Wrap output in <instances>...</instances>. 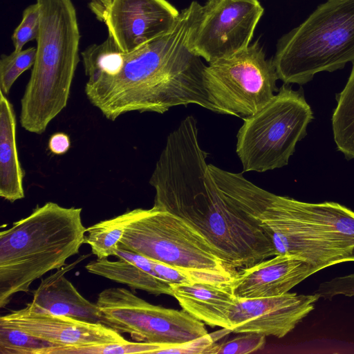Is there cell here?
I'll return each mask as SVG.
<instances>
[{
  "label": "cell",
  "mask_w": 354,
  "mask_h": 354,
  "mask_svg": "<svg viewBox=\"0 0 354 354\" xmlns=\"http://www.w3.org/2000/svg\"><path fill=\"white\" fill-rule=\"evenodd\" d=\"M151 267L156 277L165 281L169 284H192L195 282L207 281L187 270L173 267L153 259H151Z\"/></svg>",
  "instance_id": "28"
},
{
  "label": "cell",
  "mask_w": 354,
  "mask_h": 354,
  "mask_svg": "<svg viewBox=\"0 0 354 354\" xmlns=\"http://www.w3.org/2000/svg\"><path fill=\"white\" fill-rule=\"evenodd\" d=\"M136 209L118 247L209 282L231 283L236 274L221 254L185 221L156 206Z\"/></svg>",
  "instance_id": "6"
},
{
  "label": "cell",
  "mask_w": 354,
  "mask_h": 354,
  "mask_svg": "<svg viewBox=\"0 0 354 354\" xmlns=\"http://www.w3.org/2000/svg\"><path fill=\"white\" fill-rule=\"evenodd\" d=\"M202 6L192 2L168 32L124 53L116 74L88 78L84 92L91 104L111 121L131 111L162 114L189 104L223 114L209 99L203 80L205 66L190 46Z\"/></svg>",
  "instance_id": "2"
},
{
  "label": "cell",
  "mask_w": 354,
  "mask_h": 354,
  "mask_svg": "<svg viewBox=\"0 0 354 354\" xmlns=\"http://www.w3.org/2000/svg\"><path fill=\"white\" fill-rule=\"evenodd\" d=\"M39 20V8L37 3L28 6L24 10L21 21L15 29L11 37L14 50H21L27 42L37 39Z\"/></svg>",
  "instance_id": "26"
},
{
  "label": "cell",
  "mask_w": 354,
  "mask_h": 354,
  "mask_svg": "<svg viewBox=\"0 0 354 354\" xmlns=\"http://www.w3.org/2000/svg\"><path fill=\"white\" fill-rule=\"evenodd\" d=\"M85 268L90 273L126 284L133 289L145 290L154 295L173 296L169 283L123 259L110 261L107 258L97 259L87 263Z\"/></svg>",
  "instance_id": "19"
},
{
  "label": "cell",
  "mask_w": 354,
  "mask_h": 354,
  "mask_svg": "<svg viewBox=\"0 0 354 354\" xmlns=\"http://www.w3.org/2000/svg\"><path fill=\"white\" fill-rule=\"evenodd\" d=\"M313 119L303 93L284 84L261 109L243 118L236 149L243 171L264 172L287 165Z\"/></svg>",
  "instance_id": "7"
},
{
  "label": "cell",
  "mask_w": 354,
  "mask_h": 354,
  "mask_svg": "<svg viewBox=\"0 0 354 354\" xmlns=\"http://www.w3.org/2000/svg\"><path fill=\"white\" fill-rule=\"evenodd\" d=\"M89 1H91V5H93V6H91V9L102 6L107 1V0H89Z\"/></svg>",
  "instance_id": "32"
},
{
  "label": "cell",
  "mask_w": 354,
  "mask_h": 354,
  "mask_svg": "<svg viewBox=\"0 0 354 354\" xmlns=\"http://www.w3.org/2000/svg\"><path fill=\"white\" fill-rule=\"evenodd\" d=\"M71 147V140L68 136L62 132L53 134L48 140V147L49 151L55 155H63L66 153Z\"/></svg>",
  "instance_id": "31"
},
{
  "label": "cell",
  "mask_w": 354,
  "mask_h": 354,
  "mask_svg": "<svg viewBox=\"0 0 354 354\" xmlns=\"http://www.w3.org/2000/svg\"><path fill=\"white\" fill-rule=\"evenodd\" d=\"M170 286L173 297L184 310L211 327L231 330L228 313L236 297L230 283L200 281Z\"/></svg>",
  "instance_id": "17"
},
{
  "label": "cell",
  "mask_w": 354,
  "mask_h": 354,
  "mask_svg": "<svg viewBox=\"0 0 354 354\" xmlns=\"http://www.w3.org/2000/svg\"><path fill=\"white\" fill-rule=\"evenodd\" d=\"M86 257H81L77 261L42 279L34 291L32 301L27 306L38 312L101 323V314L97 305L85 299L65 277L66 272Z\"/></svg>",
  "instance_id": "16"
},
{
  "label": "cell",
  "mask_w": 354,
  "mask_h": 354,
  "mask_svg": "<svg viewBox=\"0 0 354 354\" xmlns=\"http://www.w3.org/2000/svg\"><path fill=\"white\" fill-rule=\"evenodd\" d=\"M319 299L316 293L297 295L289 292L269 297H236L228 313L231 330L282 338L314 310Z\"/></svg>",
  "instance_id": "13"
},
{
  "label": "cell",
  "mask_w": 354,
  "mask_h": 354,
  "mask_svg": "<svg viewBox=\"0 0 354 354\" xmlns=\"http://www.w3.org/2000/svg\"><path fill=\"white\" fill-rule=\"evenodd\" d=\"M272 62L284 84H304L319 72L354 62V0H327L277 41Z\"/></svg>",
  "instance_id": "5"
},
{
  "label": "cell",
  "mask_w": 354,
  "mask_h": 354,
  "mask_svg": "<svg viewBox=\"0 0 354 354\" xmlns=\"http://www.w3.org/2000/svg\"><path fill=\"white\" fill-rule=\"evenodd\" d=\"M272 59L255 41L242 50L205 66L203 80L210 100L223 114L250 117L278 91Z\"/></svg>",
  "instance_id": "8"
},
{
  "label": "cell",
  "mask_w": 354,
  "mask_h": 354,
  "mask_svg": "<svg viewBox=\"0 0 354 354\" xmlns=\"http://www.w3.org/2000/svg\"><path fill=\"white\" fill-rule=\"evenodd\" d=\"M170 345L133 342L93 345L75 348H53L49 354H129V353H158L169 348Z\"/></svg>",
  "instance_id": "24"
},
{
  "label": "cell",
  "mask_w": 354,
  "mask_h": 354,
  "mask_svg": "<svg viewBox=\"0 0 354 354\" xmlns=\"http://www.w3.org/2000/svg\"><path fill=\"white\" fill-rule=\"evenodd\" d=\"M319 272L303 258L292 254L275 255L241 269L230 283L232 293L240 299L269 297L289 292Z\"/></svg>",
  "instance_id": "15"
},
{
  "label": "cell",
  "mask_w": 354,
  "mask_h": 354,
  "mask_svg": "<svg viewBox=\"0 0 354 354\" xmlns=\"http://www.w3.org/2000/svg\"><path fill=\"white\" fill-rule=\"evenodd\" d=\"M102 324L136 342L176 346L207 335L187 312L151 304L124 288L102 290L96 302Z\"/></svg>",
  "instance_id": "9"
},
{
  "label": "cell",
  "mask_w": 354,
  "mask_h": 354,
  "mask_svg": "<svg viewBox=\"0 0 354 354\" xmlns=\"http://www.w3.org/2000/svg\"><path fill=\"white\" fill-rule=\"evenodd\" d=\"M207 156L198 142L197 121L189 115L167 136L149 178L156 191L153 206L200 232L233 270L275 256L260 215L220 189Z\"/></svg>",
  "instance_id": "1"
},
{
  "label": "cell",
  "mask_w": 354,
  "mask_h": 354,
  "mask_svg": "<svg viewBox=\"0 0 354 354\" xmlns=\"http://www.w3.org/2000/svg\"><path fill=\"white\" fill-rule=\"evenodd\" d=\"M81 213L82 208L48 202L0 232V308L79 253L86 230Z\"/></svg>",
  "instance_id": "3"
},
{
  "label": "cell",
  "mask_w": 354,
  "mask_h": 354,
  "mask_svg": "<svg viewBox=\"0 0 354 354\" xmlns=\"http://www.w3.org/2000/svg\"><path fill=\"white\" fill-rule=\"evenodd\" d=\"M39 8L36 56L21 100L19 122L42 134L66 106L80 62V34L72 0H36Z\"/></svg>",
  "instance_id": "4"
},
{
  "label": "cell",
  "mask_w": 354,
  "mask_h": 354,
  "mask_svg": "<svg viewBox=\"0 0 354 354\" xmlns=\"http://www.w3.org/2000/svg\"><path fill=\"white\" fill-rule=\"evenodd\" d=\"M314 293L318 294L320 298L328 300L339 295L353 297L354 273L343 277H336L322 282Z\"/></svg>",
  "instance_id": "29"
},
{
  "label": "cell",
  "mask_w": 354,
  "mask_h": 354,
  "mask_svg": "<svg viewBox=\"0 0 354 354\" xmlns=\"http://www.w3.org/2000/svg\"><path fill=\"white\" fill-rule=\"evenodd\" d=\"M118 48L127 53L168 32L180 12L167 0H107L91 9Z\"/></svg>",
  "instance_id": "12"
},
{
  "label": "cell",
  "mask_w": 354,
  "mask_h": 354,
  "mask_svg": "<svg viewBox=\"0 0 354 354\" xmlns=\"http://www.w3.org/2000/svg\"><path fill=\"white\" fill-rule=\"evenodd\" d=\"M81 55L88 78L113 75L120 71L124 60V53L109 37L100 44L88 46Z\"/></svg>",
  "instance_id": "22"
},
{
  "label": "cell",
  "mask_w": 354,
  "mask_h": 354,
  "mask_svg": "<svg viewBox=\"0 0 354 354\" xmlns=\"http://www.w3.org/2000/svg\"><path fill=\"white\" fill-rule=\"evenodd\" d=\"M332 116L334 140L347 160L354 158V62L343 90L337 95Z\"/></svg>",
  "instance_id": "20"
},
{
  "label": "cell",
  "mask_w": 354,
  "mask_h": 354,
  "mask_svg": "<svg viewBox=\"0 0 354 354\" xmlns=\"http://www.w3.org/2000/svg\"><path fill=\"white\" fill-rule=\"evenodd\" d=\"M0 323L52 344L54 348H75L124 343L128 340L102 324L38 312L26 307L0 317Z\"/></svg>",
  "instance_id": "14"
},
{
  "label": "cell",
  "mask_w": 354,
  "mask_h": 354,
  "mask_svg": "<svg viewBox=\"0 0 354 354\" xmlns=\"http://www.w3.org/2000/svg\"><path fill=\"white\" fill-rule=\"evenodd\" d=\"M50 343L0 323V354H46Z\"/></svg>",
  "instance_id": "23"
},
{
  "label": "cell",
  "mask_w": 354,
  "mask_h": 354,
  "mask_svg": "<svg viewBox=\"0 0 354 354\" xmlns=\"http://www.w3.org/2000/svg\"><path fill=\"white\" fill-rule=\"evenodd\" d=\"M241 334L221 344L215 343L209 354H246L261 349L266 343V336L263 335L253 333Z\"/></svg>",
  "instance_id": "27"
},
{
  "label": "cell",
  "mask_w": 354,
  "mask_h": 354,
  "mask_svg": "<svg viewBox=\"0 0 354 354\" xmlns=\"http://www.w3.org/2000/svg\"><path fill=\"white\" fill-rule=\"evenodd\" d=\"M16 129L12 104L0 91V196L11 203L24 198V172L18 157Z\"/></svg>",
  "instance_id": "18"
},
{
  "label": "cell",
  "mask_w": 354,
  "mask_h": 354,
  "mask_svg": "<svg viewBox=\"0 0 354 354\" xmlns=\"http://www.w3.org/2000/svg\"><path fill=\"white\" fill-rule=\"evenodd\" d=\"M36 48L30 47L9 55H2L0 59V91L9 93L13 84L26 71L32 67Z\"/></svg>",
  "instance_id": "25"
},
{
  "label": "cell",
  "mask_w": 354,
  "mask_h": 354,
  "mask_svg": "<svg viewBox=\"0 0 354 354\" xmlns=\"http://www.w3.org/2000/svg\"><path fill=\"white\" fill-rule=\"evenodd\" d=\"M259 218L271 237L275 255L299 256L319 271L354 261V239L310 223L296 214L287 196L261 189Z\"/></svg>",
  "instance_id": "10"
},
{
  "label": "cell",
  "mask_w": 354,
  "mask_h": 354,
  "mask_svg": "<svg viewBox=\"0 0 354 354\" xmlns=\"http://www.w3.org/2000/svg\"><path fill=\"white\" fill-rule=\"evenodd\" d=\"M216 340L212 334L205 335L188 341L183 344L172 346L158 352V353H178V354H209V351Z\"/></svg>",
  "instance_id": "30"
},
{
  "label": "cell",
  "mask_w": 354,
  "mask_h": 354,
  "mask_svg": "<svg viewBox=\"0 0 354 354\" xmlns=\"http://www.w3.org/2000/svg\"><path fill=\"white\" fill-rule=\"evenodd\" d=\"M263 10L258 0H208L192 33V50L209 64L242 50Z\"/></svg>",
  "instance_id": "11"
},
{
  "label": "cell",
  "mask_w": 354,
  "mask_h": 354,
  "mask_svg": "<svg viewBox=\"0 0 354 354\" xmlns=\"http://www.w3.org/2000/svg\"><path fill=\"white\" fill-rule=\"evenodd\" d=\"M136 212V209L127 211L86 228L84 243L91 246L92 253L97 259L114 256L124 230L135 217Z\"/></svg>",
  "instance_id": "21"
}]
</instances>
